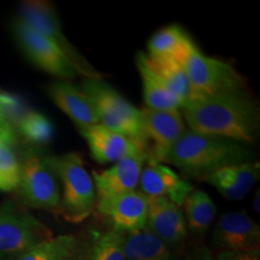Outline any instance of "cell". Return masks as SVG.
<instances>
[{
  "label": "cell",
  "instance_id": "1",
  "mask_svg": "<svg viewBox=\"0 0 260 260\" xmlns=\"http://www.w3.org/2000/svg\"><path fill=\"white\" fill-rule=\"evenodd\" d=\"M190 130L241 144H255L260 134V110L247 90L201 98L182 109Z\"/></svg>",
  "mask_w": 260,
  "mask_h": 260
},
{
  "label": "cell",
  "instance_id": "2",
  "mask_svg": "<svg viewBox=\"0 0 260 260\" xmlns=\"http://www.w3.org/2000/svg\"><path fill=\"white\" fill-rule=\"evenodd\" d=\"M252 160L254 152L251 145L187 129L154 162H168L180 169L184 176L204 181L218 169Z\"/></svg>",
  "mask_w": 260,
  "mask_h": 260
},
{
  "label": "cell",
  "instance_id": "3",
  "mask_svg": "<svg viewBox=\"0 0 260 260\" xmlns=\"http://www.w3.org/2000/svg\"><path fill=\"white\" fill-rule=\"evenodd\" d=\"M19 167L16 199L27 209L60 213V182L51 155L40 147L25 146L19 157Z\"/></svg>",
  "mask_w": 260,
  "mask_h": 260
},
{
  "label": "cell",
  "instance_id": "4",
  "mask_svg": "<svg viewBox=\"0 0 260 260\" xmlns=\"http://www.w3.org/2000/svg\"><path fill=\"white\" fill-rule=\"evenodd\" d=\"M80 89L92 103L100 124L121 133L148 148L141 110L130 104L103 77L82 79Z\"/></svg>",
  "mask_w": 260,
  "mask_h": 260
},
{
  "label": "cell",
  "instance_id": "5",
  "mask_svg": "<svg viewBox=\"0 0 260 260\" xmlns=\"http://www.w3.org/2000/svg\"><path fill=\"white\" fill-rule=\"evenodd\" d=\"M52 164L60 182V214L73 223L82 222L92 214L96 195L94 182L82 158L75 152L51 155Z\"/></svg>",
  "mask_w": 260,
  "mask_h": 260
},
{
  "label": "cell",
  "instance_id": "6",
  "mask_svg": "<svg viewBox=\"0 0 260 260\" xmlns=\"http://www.w3.org/2000/svg\"><path fill=\"white\" fill-rule=\"evenodd\" d=\"M53 234L16 198L0 201V260H16Z\"/></svg>",
  "mask_w": 260,
  "mask_h": 260
},
{
  "label": "cell",
  "instance_id": "7",
  "mask_svg": "<svg viewBox=\"0 0 260 260\" xmlns=\"http://www.w3.org/2000/svg\"><path fill=\"white\" fill-rule=\"evenodd\" d=\"M182 65L189 77L195 100L247 90V80L232 64L205 56L195 44Z\"/></svg>",
  "mask_w": 260,
  "mask_h": 260
},
{
  "label": "cell",
  "instance_id": "8",
  "mask_svg": "<svg viewBox=\"0 0 260 260\" xmlns=\"http://www.w3.org/2000/svg\"><path fill=\"white\" fill-rule=\"evenodd\" d=\"M18 19L53 41L68 57L77 75H81L82 79H100L102 77V74L94 69L88 60L65 37L64 31L61 30L59 16L51 3L41 2V0L23 2L19 6Z\"/></svg>",
  "mask_w": 260,
  "mask_h": 260
},
{
  "label": "cell",
  "instance_id": "9",
  "mask_svg": "<svg viewBox=\"0 0 260 260\" xmlns=\"http://www.w3.org/2000/svg\"><path fill=\"white\" fill-rule=\"evenodd\" d=\"M12 27L19 47L32 64L63 80H73L77 76L73 64L53 41L18 18Z\"/></svg>",
  "mask_w": 260,
  "mask_h": 260
},
{
  "label": "cell",
  "instance_id": "10",
  "mask_svg": "<svg viewBox=\"0 0 260 260\" xmlns=\"http://www.w3.org/2000/svg\"><path fill=\"white\" fill-rule=\"evenodd\" d=\"M219 252L260 251V228L247 211L228 212L219 217L212 234Z\"/></svg>",
  "mask_w": 260,
  "mask_h": 260
},
{
  "label": "cell",
  "instance_id": "11",
  "mask_svg": "<svg viewBox=\"0 0 260 260\" xmlns=\"http://www.w3.org/2000/svg\"><path fill=\"white\" fill-rule=\"evenodd\" d=\"M95 207L118 232L133 233L144 229L146 225L147 197L140 190L100 198L95 201Z\"/></svg>",
  "mask_w": 260,
  "mask_h": 260
},
{
  "label": "cell",
  "instance_id": "12",
  "mask_svg": "<svg viewBox=\"0 0 260 260\" xmlns=\"http://www.w3.org/2000/svg\"><path fill=\"white\" fill-rule=\"evenodd\" d=\"M148 210L145 228L169 248L177 249L186 242L188 228L182 207L164 198H147Z\"/></svg>",
  "mask_w": 260,
  "mask_h": 260
},
{
  "label": "cell",
  "instance_id": "13",
  "mask_svg": "<svg viewBox=\"0 0 260 260\" xmlns=\"http://www.w3.org/2000/svg\"><path fill=\"white\" fill-rule=\"evenodd\" d=\"M86 139L90 154L99 164H109L122 160L132 155L147 153V147L128 136L106 128L103 124H95L84 128H77Z\"/></svg>",
  "mask_w": 260,
  "mask_h": 260
},
{
  "label": "cell",
  "instance_id": "14",
  "mask_svg": "<svg viewBox=\"0 0 260 260\" xmlns=\"http://www.w3.org/2000/svg\"><path fill=\"white\" fill-rule=\"evenodd\" d=\"M141 112L147 142L151 140L153 144L147 149V160L154 162L162 152L170 148L187 132L186 122L182 112L177 110L162 111L145 106Z\"/></svg>",
  "mask_w": 260,
  "mask_h": 260
},
{
  "label": "cell",
  "instance_id": "15",
  "mask_svg": "<svg viewBox=\"0 0 260 260\" xmlns=\"http://www.w3.org/2000/svg\"><path fill=\"white\" fill-rule=\"evenodd\" d=\"M146 160L147 153L144 152L122 159L102 172H93L96 199L136 190Z\"/></svg>",
  "mask_w": 260,
  "mask_h": 260
},
{
  "label": "cell",
  "instance_id": "16",
  "mask_svg": "<svg viewBox=\"0 0 260 260\" xmlns=\"http://www.w3.org/2000/svg\"><path fill=\"white\" fill-rule=\"evenodd\" d=\"M140 191L147 198H164L182 207L193 186L178 176L168 165L148 162L140 177Z\"/></svg>",
  "mask_w": 260,
  "mask_h": 260
},
{
  "label": "cell",
  "instance_id": "17",
  "mask_svg": "<svg viewBox=\"0 0 260 260\" xmlns=\"http://www.w3.org/2000/svg\"><path fill=\"white\" fill-rule=\"evenodd\" d=\"M259 174V161L252 160L218 169L204 181L212 184L225 199L241 200L258 181Z\"/></svg>",
  "mask_w": 260,
  "mask_h": 260
},
{
  "label": "cell",
  "instance_id": "18",
  "mask_svg": "<svg viewBox=\"0 0 260 260\" xmlns=\"http://www.w3.org/2000/svg\"><path fill=\"white\" fill-rule=\"evenodd\" d=\"M48 93L53 103L69 116L77 128L100 124L92 103L80 87L74 86L69 81H58L51 84Z\"/></svg>",
  "mask_w": 260,
  "mask_h": 260
},
{
  "label": "cell",
  "instance_id": "19",
  "mask_svg": "<svg viewBox=\"0 0 260 260\" xmlns=\"http://www.w3.org/2000/svg\"><path fill=\"white\" fill-rule=\"evenodd\" d=\"M135 61L140 76H141L146 107L162 110V111H171V110L182 111L183 104L175 94L171 93V90L165 86L160 77L154 73L148 63L147 54L144 52H138Z\"/></svg>",
  "mask_w": 260,
  "mask_h": 260
},
{
  "label": "cell",
  "instance_id": "20",
  "mask_svg": "<svg viewBox=\"0 0 260 260\" xmlns=\"http://www.w3.org/2000/svg\"><path fill=\"white\" fill-rule=\"evenodd\" d=\"M193 45L194 42L180 25H167L148 40L147 57L154 61L174 60L182 64Z\"/></svg>",
  "mask_w": 260,
  "mask_h": 260
},
{
  "label": "cell",
  "instance_id": "21",
  "mask_svg": "<svg viewBox=\"0 0 260 260\" xmlns=\"http://www.w3.org/2000/svg\"><path fill=\"white\" fill-rule=\"evenodd\" d=\"M123 251L125 260H182L174 249L169 248L146 228L124 233Z\"/></svg>",
  "mask_w": 260,
  "mask_h": 260
},
{
  "label": "cell",
  "instance_id": "22",
  "mask_svg": "<svg viewBox=\"0 0 260 260\" xmlns=\"http://www.w3.org/2000/svg\"><path fill=\"white\" fill-rule=\"evenodd\" d=\"M84 260H125L124 233L116 229L93 232L83 241Z\"/></svg>",
  "mask_w": 260,
  "mask_h": 260
},
{
  "label": "cell",
  "instance_id": "23",
  "mask_svg": "<svg viewBox=\"0 0 260 260\" xmlns=\"http://www.w3.org/2000/svg\"><path fill=\"white\" fill-rule=\"evenodd\" d=\"M183 213L187 228L194 234H205L216 218L217 207L203 190H193L184 200Z\"/></svg>",
  "mask_w": 260,
  "mask_h": 260
},
{
  "label": "cell",
  "instance_id": "24",
  "mask_svg": "<svg viewBox=\"0 0 260 260\" xmlns=\"http://www.w3.org/2000/svg\"><path fill=\"white\" fill-rule=\"evenodd\" d=\"M148 58V57H147ZM148 63L155 74L160 77L165 86L175 94L183 104V107L195 100L194 90L191 88L189 77L183 65L178 61H154L148 58Z\"/></svg>",
  "mask_w": 260,
  "mask_h": 260
},
{
  "label": "cell",
  "instance_id": "25",
  "mask_svg": "<svg viewBox=\"0 0 260 260\" xmlns=\"http://www.w3.org/2000/svg\"><path fill=\"white\" fill-rule=\"evenodd\" d=\"M15 130L27 146L40 148L51 141L54 133L52 122L38 111H25L16 123Z\"/></svg>",
  "mask_w": 260,
  "mask_h": 260
},
{
  "label": "cell",
  "instance_id": "26",
  "mask_svg": "<svg viewBox=\"0 0 260 260\" xmlns=\"http://www.w3.org/2000/svg\"><path fill=\"white\" fill-rule=\"evenodd\" d=\"M79 243L80 239L75 235L53 236L34 246L16 260H67Z\"/></svg>",
  "mask_w": 260,
  "mask_h": 260
},
{
  "label": "cell",
  "instance_id": "27",
  "mask_svg": "<svg viewBox=\"0 0 260 260\" xmlns=\"http://www.w3.org/2000/svg\"><path fill=\"white\" fill-rule=\"evenodd\" d=\"M19 157L16 146L0 139V191H16L19 182Z\"/></svg>",
  "mask_w": 260,
  "mask_h": 260
},
{
  "label": "cell",
  "instance_id": "28",
  "mask_svg": "<svg viewBox=\"0 0 260 260\" xmlns=\"http://www.w3.org/2000/svg\"><path fill=\"white\" fill-rule=\"evenodd\" d=\"M0 139L15 146H17L19 140L15 128L12 126L11 123L9 122V119L6 118L2 106H0Z\"/></svg>",
  "mask_w": 260,
  "mask_h": 260
},
{
  "label": "cell",
  "instance_id": "29",
  "mask_svg": "<svg viewBox=\"0 0 260 260\" xmlns=\"http://www.w3.org/2000/svg\"><path fill=\"white\" fill-rule=\"evenodd\" d=\"M216 260H260V251L218 252Z\"/></svg>",
  "mask_w": 260,
  "mask_h": 260
},
{
  "label": "cell",
  "instance_id": "30",
  "mask_svg": "<svg viewBox=\"0 0 260 260\" xmlns=\"http://www.w3.org/2000/svg\"><path fill=\"white\" fill-rule=\"evenodd\" d=\"M182 260H216V256L211 253L210 249L200 247V248H195L188 253Z\"/></svg>",
  "mask_w": 260,
  "mask_h": 260
},
{
  "label": "cell",
  "instance_id": "31",
  "mask_svg": "<svg viewBox=\"0 0 260 260\" xmlns=\"http://www.w3.org/2000/svg\"><path fill=\"white\" fill-rule=\"evenodd\" d=\"M67 260H84V246H83V241H81L77 245L76 249L71 253V254L68 256Z\"/></svg>",
  "mask_w": 260,
  "mask_h": 260
},
{
  "label": "cell",
  "instance_id": "32",
  "mask_svg": "<svg viewBox=\"0 0 260 260\" xmlns=\"http://www.w3.org/2000/svg\"><path fill=\"white\" fill-rule=\"evenodd\" d=\"M260 191H259V189L256 190V195H255V198H254V209L256 210V212H260V207H259V198H260Z\"/></svg>",
  "mask_w": 260,
  "mask_h": 260
}]
</instances>
